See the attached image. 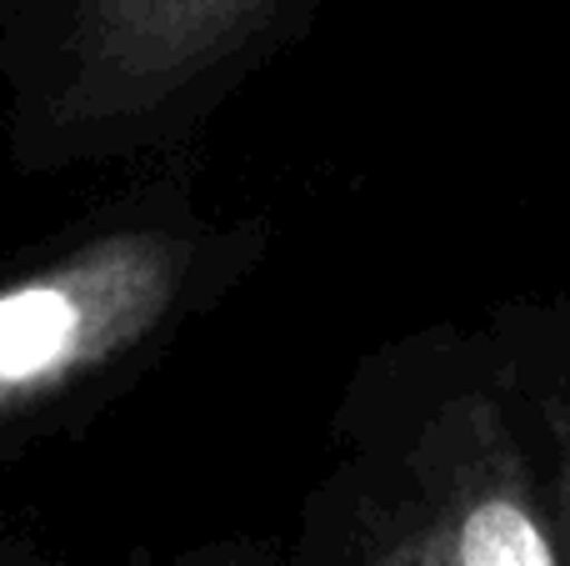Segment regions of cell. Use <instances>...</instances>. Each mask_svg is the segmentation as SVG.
<instances>
[{
	"mask_svg": "<svg viewBox=\"0 0 570 566\" xmlns=\"http://www.w3.org/2000/svg\"><path fill=\"white\" fill-rule=\"evenodd\" d=\"M196 241L110 231L0 286V427L40 417L86 377L150 341L186 296Z\"/></svg>",
	"mask_w": 570,
	"mask_h": 566,
	"instance_id": "obj_1",
	"label": "cell"
},
{
	"mask_svg": "<svg viewBox=\"0 0 570 566\" xmlns=\"http://www.w3.org/2000/svg\"><path fill=\"white\" fill-rule=\"evenodd\" d=\"M411 467L415 501L371 566H570L501 401L441 407Z\"/></svg>",
	"mask_w": 570,
	"mask_h": 566,
	"instance_id": "obj_2",
	"label": "cell"
},
{
	"mask_svg": "<svg viewBox=\"0 0 570 566\" xmlns=\"http://www.w3.org/2000/svg\"><path fill=\"white\" fill-rule=\"evenodd\" d=\"M276 0H70L56 50L50 126L140 120L230 60Z\"/></svg>",
	"mask_w": 570,
	"mask_h": 566,
	"instance_id": "obj_3",
	"label": "cell"
},
{
	"mask_svg": "<svg viewBox=\"0 0 570 566\" xmlns=\"http://www.w3.org/2000/svg\"><path fill=\"white\" fill-rule=\"evenodd\" d=\"M546 431L556 441V467H561V511H566V527H570V407L566 401H551L546 407Z\"/></svg>",
	"mask_w": 570,
	"mask_h": 566,
	"instance_id": "obj_4",
	"label": "cell"
}]
</instances>
